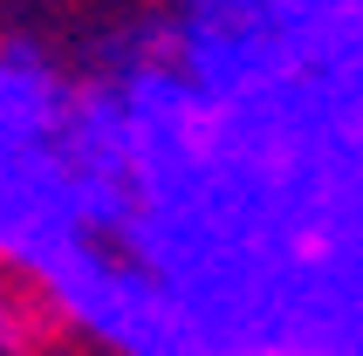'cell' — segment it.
Here are the masks:
<instances>
[{"mask_svg": "<svg viewBox=\"0 0 363 356\" xmlns=\"http://www.w3.org/2000/svg\"><path fill=\"white\" fill-rule=\"evenodd\" d=\"M76 76L41 41H0V267L35 281L69 247H82L69 178H62V110Z\"/></svg>", "mask_w": 363, "mask_h": 356, "instance_id": "obj_1", "label": "cell"}, {"mask_svg": "<svg viewBox=\"0 0 363 356\" xmlns=\"http://www.w3.org/2000/svg\"><path fill=\"white\" fill-rule=\"evenodd\" d=\"M172 7H179V0H172Z\"/></svg>", "mask_w": 363, "mask_h": 356, "instance_id": "obj_4", "label": "cell"}, {"mask_svg": "<svg viewBox=\"0 0 363 356\" xmlns=\"http://www.w3.org/2000/svg\"><path fill=\"white\" fill-rule=\"evenodd\" d=\"M28 288H35L48 322L89 336L110 356H206L199 329L185 322L179 301L164 295L144 267H130L123 254H110L96 240L55 254Z\"/></svg>", "mask_w": 363, "mask_h": 356, "instance_id": "obj_2", "label": "cell"}, {"mask_svg": "<svg viewBox=\"0 0 363 356\" xmlns=\"http://www.w3.org/2000/svg\"><path fill=\"white\" fill-rule=\"evenodd\" d=\"M41 336H48V316H41L35 288L0 267V356H35Z\"/></svg>", "mask_w": 363, "mask_h": 356, "instance_id": "obj_3", "label": "cell"}]
</instances>
